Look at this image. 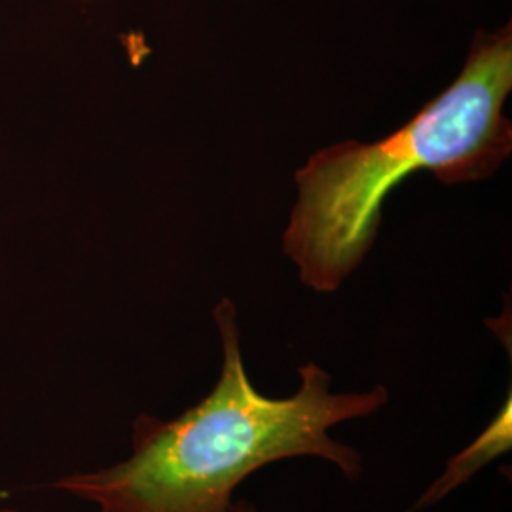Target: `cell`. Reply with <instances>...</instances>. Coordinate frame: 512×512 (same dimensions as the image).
Here are the masks:
<instances>
[{"instance_id":"cell-1","label":"cell","mask_w":512,"mask_h":512,"mask_svg":"<svg viewBox=\"0 0 512 512\" xmlns=\"http://www.w3.org/2000/svg\"><path fill=\"white\" fill-rule=\"evenodd\" d=\"M215 321L224 361L211 393L173 420L141 414L128 459L57 478L50 488L92 503L95 512H230L239 484L279 459L315 456L359 476V452L329 431L378 412L389 399L384 385L332 393L329 374L308 363L293 397H266L245 372L230 300L215 308Z\"/></svg>"},{"instance_id":"cell-4","label":"cell","mask_w":512,"mask_h":512,"mask_svg":"<svg viewBox=\"0 0 512 512\" xmlns=\"http://www.w3.org/2000/svg\"><path fill=\"white\" fill-rule=\"evenodd\" d=\"M0 512H21L18 509H12V507H0ZM230 512H256L255 507L251 505V503H247V501H236V503H232V507H230Z\"/></svg>"},{"instance_id":"cell-3","label":"cell","mask_w":512,"mask_h":512,"mask_svg":"<svg viewBox=\"0 0 512 512\" xmlns=\"http://www.w3.org/2000/svg\"><path fill=\"white\" fill-rule=\"evenodd\" d=\"M511 421V395H509L492 423L476 437L475 442H471L463 452H459L458 456L448 461L446 471L435 480V484L425 494L421 495L420 501L410 512H418L423 507H429L440 499H444L452 490H456L458 486L465 484L471 476L478 473L484 465L507 454L512 444Z\"/></svg>"},{"instance_id":"cell-2","label":"cell","mask_w":512,"mask_h":512,"mask_svg":"<svg viewBox=\"0 0 512 512\" xmlns=\"http://www.w3.org/2000/svg\"><path fill=\"white\" fill-rule=\"evenodd\" d=\"M512 90L511 25L478 33L458 78L403 128L378 143H340L296 173L298 202L285 253L313 291L332 293L370 251L389 192L410 173L446 184L486 179L512 150L503 105Z\"/></svg>"}]
</instances>
